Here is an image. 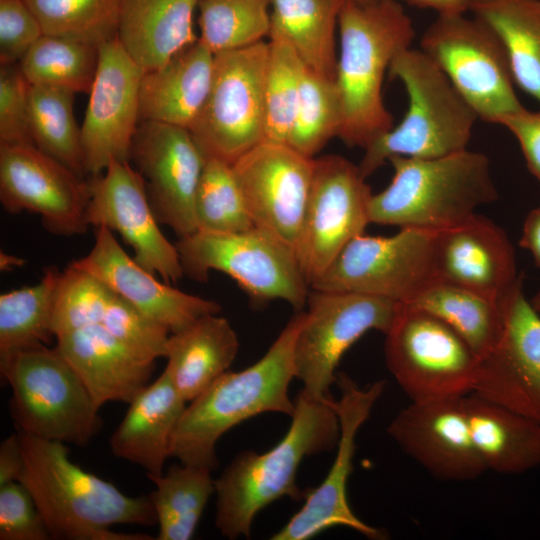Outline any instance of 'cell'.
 <instances>
[{"instance_id":"obj_1","label":"cell","mask_w":540,"mask_h":540,"mask_svg":"<svg viewBox=\"0 0 540 540\" xmlns=\"http://www.w3.org/2000/svg\"><path fill=\"white\" fill-rule=\"evenodd\" d=\"M24 456L20 482L31 492L52 539L152 540L146 533L111 530L117 524L157 523L149 495L129 496L83 470L69 458L65 443L16 429Z\"/></svg>"},{"instance_id":"obj_2","label":"cell","mask_w":540,"mask_h":540,"mask_svg":"<svg viewBox=\"0 0 540 540\" xmlns=\"http://www.w3.org/2000/svg\"><path fill=\"white\" fill-rule=\"evenodd\" d=\"M304 318L305 311L296 312L256 363L226 371L189 402L172 434L170 457L212 471L218 464L216 444L230 429L265 412L292 416L295 403L288 392Z\"/></svg>"},{"instance_id":"obj_3","label":"cell","mask_w":540,"mask_h":540,"mask_svg":"<svg viewBox=\"0 0 540 540\" xmlns=\"http://www.w3.org/2000/svg\"><path fill=\"white\" fill-rule=\"evenodd\" d=\"M294 403L289 430L277 445L261 454L239 453L215 479V526L222 536L249 538L262 509L282 497L305 499L307 489L296 484L302 460L337 446L335 400H314L300 391Z\"/></svg>"},{"instance_id":"obj_4","label":"cell","mask_w":540,"mask_h":540,"mask_svg":"<svg viewBox=\"0 0 540 540\" xmlns=\"http://www.w3.org/2000/svg\"><path fill=\"white\" fill-rule=\"evenodd\" d=\"M338 29L335 80L343 115L338 137L348 146L365 149L394 126L384 104L383 82L395 56L410 48L415 29L396 0H345Z\"/></svg>"},{"instance_id":"obj_5","label":"cell","mask_w":540,"mask_h":540,"mask_svg":"<svg viewBox=\"0 0 540 540\" xmlns=\"http://www.w3.org/2000/svg\"><path fill=\"white\" fill-rule=\"evenodd\" d=\"M390 184L369 203L370 223L440 232L494 202L498 192L489 158L463 151L433 159L393 156Z\"/></svg>"},{"instance_id":"obj_6","label":"cell","mask_w":540,"mask_h":540,"mask_svg":"<svg viewBox=\"0 0 540 540\" xmlns=\"http://www.w3.org/2000/svg\"><path fill=\"white\" fill-rule=\"evenodd\" d=\"M388 74L402 83L408 107L397 126L364 149L358 166L365 178L393 156L433 159L467 149L478 116L426 53L402 50Z\"/></svg>"},{"instance_id":"obj_7","label":"cell","mask_w":540,"mask_h":540,"mask_svg":"<svg viewBox=\"0 0 540 540\" xmlns=\"http://www.w3.org/2000/svg\"><path fill=\"white\" fill-rule=\"evenodd\" d=\"M15 427L52 441L87 445L102 421L83 381L55 347L45 344L0 356Z\"/></svg>"},{"instance_id":"obj_8","label":"cell","mask_w":540,"mask_h":540,"mask_svg":"<svg viewBox=\"0 0 540 540\" xmlns=\"http://www.w3.org/2000/svg\"><path fill=\"white\" fill-rule=\"evenodd\" d=\"M184 275L206 281L209 271L231 277L258 303L283 300L303 311L311 287L295 249L253 226L240 232L197 230L176 242Z\"/></svg>"},{"instance_id":"obj_9","label":"cell","mask_w":540,"mask_h":540,"mask_svg":"<svg viewBox=\"0 0 540 540\" xmlns=\"http://www.w3.org/2000/svg\"><path fill=\"white\" fill-rule=\"evenodd\" d=\"M385 337L387 368L411 401L473 392L480 358L441 319L399 303Z\"/></svg>"},{"instance_id":"obj_10","label":"cell","mask_w":540,"mask_h":540,"mask_svg":"<svg viewBox=\"0 0 540 540\" xmlns=\"http://www.w3.org/2000/svg\"><path fill=\"white\" fill-rule=\"evenodd\" d=\"M420 49L445 73L482 121L496 124L524 106L516 95L505 50L492 29L465 13L438 14Z\"/></svg>"},{"instance_id":"obj_11","label":"cell","mask_w":540,"mask_h":540,"mask_svg":"<svg viewBox=\"0 0 540 540\" xmlns=\"http://www.w3.org/2000/svg\"><path fill=\"white\" fill-rule=\"evenodd\" d=\"M268 43L214 55L211 86L189 131L205 157L233 164L264 141Z\"/></svg>"},{"instance_id":"obj_12","label":"cell","mask_w":540,"mask_h":540,"mask_svg":"<svg viewBox=\"0 0 540 540\" xmlns=\"http://www.w3.org/2000/svg\"><path fill=\"white\" fill-rule=\"evenodd\" d=\"M399 303L380 296L311 289L294 349L301 392L314 400L334 399L330 388L345 352L370 330L385 334Z\"/></svg>"},{"instance_id":"obj_13","label":"cell","mask_w":540,"mask_h":540,"mask_svg":"<svg viewBox=\"0 0 540 540\" xmlns=\"http://www.w3.org/2000/svg\"><path fill=\"white\" fill-rule=\"evenodd\" d=\"M433 231L400 228L391 236L361 234L339 253L310 287L407 303L438 282Z\"/></svg>"},{"instance_id":"obj_14","label":"cell","mask_w":540,"mask_h":540,"mask_svg":"<svg viewBox=\"0 0 540 540\" xmlns=\"http://www.w3.org/2000/svg\"><path fill=\"white\" fill-rule=\"evenodd\" d=\"M372 196L359 166L340 155L314 159L311 189L295 251L311 286L370 223Z\"/></svg>"},{"instance_id":"obj_15","label":"cell","mask_w":540,"mask_h":540,"mask_svg":"<svg viewBox=\"0 0 540 540\" xmlns=\"http://www.w3.org/2000/svg\"><path fill=\"white\" fill-rule=\"evenodd\" d=\"M335 384L340 390V398L335 401L340 435L334 462L318 487L307 488L304 505L272 540H307L337 526L350 528L370 539L383 538L379 529L366 524L352 511L347 483L353 471L357 433L370 417L386 382L380 380L360 388L348 375L338 373Z\"/></svg>"},{"instance_id":"obj_16","label":"cell","mask_w":540,"mask_h":540,"mask_svg":"<svg viewBox=\"0 0 540 540\" xmlns=\"http://www.w3.org/2000/svg\"><path fill=\"white\" fill-rule=\"evenodd\" d=\"M205 161L189 129L140 121L129 162L144 179L157 221L179 237L198 230L195 197Z\"/></svg>"},{"instance_id":"obj_17","label":"cell","mask_w":540,"mask_h":540,"mask_svg":"<svg viewBox=\"0 0 540 540\" xmlns=\"http://www.w3.org/2000/svg\"><path fill=\"white\" fill-rule=\"evenodd\" d=\"M89 200V181L35 145H0V201L7 212L35 213L50 233L74 236L88 229Z\"/></svg>"},{"instance_id":"obj_18","label":"cell","mask_w":540,"mask_h":540,"mask_svg":"<svg viewBox=\"0 0 540 540\" xmlns=\"http://www.w3.org/2000/svg\"><path fill=\"white\" fill-rule=\"evenodd\" d=\"M86 223L117 232L134 252V260L164 282L184 276L179 253L161 232L141 174L129 161L111 159L107 168L89 181Z\"/></svg>"},{"instance_id":"obj_19","label":"cell","mask_w":540,"mask_h":540,"mask_svg":"<svg viewBox=\"0 0 540 540\" xmlns=\"http://www.w3.org/2000/svg\"><path fill=\"white\" fill-rule=\"evenodd\" d=\"M143 69L119 40L99 46V63L81 126L85 174H101L111 159L129 161L140 123Z\"/></svg>"},{"instance_id":"obj_20","label":"cell","mask_w":540,"mask_h":540,"mask_svg":"<svg viewBox=\"0 0 540 540\" xmlns=\"http://www.w3.org/2000/svg\"><path fill=\"white\" fill-rule=\"evenodd\" d=\"M314 159L287 144L264 140L232 164L254 226L294 249L311 189Z\"/></svg>"},{"instance_id":"obj_21","label":"cell","mask_w":540,"mask_h":540,"mask_svg":"<svg viewBox=\"0 0 540 540\" xmlns=\"http://www.w3.org/2000/svg\"><path fill=\"white\" fill-rule=\"evenodd\" d=\"M500 306L501 336L480 359L473 393L540 423V314L522 284Z\"/></svg>"},{"instance_id":"obj_22","label":"cell","mask_w":540,"mask_h":540,"mask_svg":"<svg viewBox=\"0 0 540 540\" xmlns=\"http://www.w3.org/2000/svg\"><path fill=\"white\" fill-rule=\"evenodd\" d=\"M463 397L411 401L387 428L408 456L440 480L471 481L487 471L471 436Z\"/></svg>"},{"instance_id":"obj_23","label":"cell","mask_w":540,"mask_h":540,"mask_svg":"<svg viewBox=\"0 0 540 540\" xmlns=\"http://www.w3.org/2000/svg\"><path fill=\"white\" fill-rule=\"evenodd\" d=\"M95 242L84 257L71 266L86 271L144 315L176 333L206 314H219L214 300L183 292L140 266L120 246L113 232L96 227Z\"/></svg>"},{"instance_id":"obj_24","label":"cell","mask_w":540,"mask_h":540,"mask_svg":"<svg viewBox=\"0 0 540 540\" xmlns=\"http://www.w3.org/2000/svg\"><path fill=\"white\" fill-rule=\"evenodd\" d=\"M435 257L439 281L499 304L522 284L507 234L477 213L456 227L436 233Z\"/></svg>"},{"instance_id":"obj_25","label":"cell","mask_w":540,"mask_h":540,"mask_svg":"<svg viewBox=\"0 0 540 540\" xmlns=\"http://www.w3.org/2000/svg\"><path fill=\"white\" fill-rule=\"evenodd\" d=\"M56 348L77 372L95 404L130 403L149 384L155 361L143 358L102 325L56 336Z\"/></svg>"},{"instance_id":"obj_26","label":"cell","mask_w":540,"mask_h":540,"mask_svg":"<svg viewBox=\"0 0 540 540\" xmlns=\"http://www.w3.org/2000/svg\"><path fill=\"white\" fill-rule=\"evenodd\" d=\"M186 403L163 370L129 403L110 438L112 453L142 467L148 477L163 474L172 434Z\"/></svg>"},{"instance_id":"obj_27","label":"cell","mask_w":540,"mask_h":540,"mask_svg":"<svg viewBox=\"0 0 540 540\" xmlns=\"http://www.w3.org/2000/svg\"><path fill=\"white\" fill-rule=\"evenodd\" d=\"M214 54L199 40L165 64L144 72L140 84V121L190 129L211 86Z\"/></svg>"},{"instance_id":"obj_28","label":"cell","mask_w":540,"mask_h":540,"mask_svg":"<svg viewBox=\"0 0 540 540\" xmlns=\"http://www.w3.org/2000/svg\"><path fill=\"white\" fill-rule=\"evenodd\" d=\"M199 0H120L117 39L143 69L154 70L195 42Z\"/></svg>"},{"instance_id":"obj_29","label":"cell","mask_w":540,"mask_h":540,"mask_svg":"<svg viewBox=\"0 0 540 540\" xmlns=\"http://www.w3.org/2000/svg\"><path fill=\"white\" fill-rule=\"evenodd\" d=\"M463 402L487 471L516 475L540 467V423L473 392Z\"/></svg>"},{"instance_id":"obj_30","label":"cell","mask_w":540,"mask_h":540,"mask_svg":"<svg viewBox=\"0 0 540 540\" xmlns=\"http://www.w3.org/2000/svg\"><path fill=\"white\" fill-rule=\"evenodd\" d=\"M238 350V335L230 322L206 314L170 334L164 370L181 397L190 402L229 370Z\"/></svg>"},{"instance_id":"obj_31","label":"cell","mask_w":540,"mask_h":540,"mask_svg":"<svg viewBox=\"0 0 540 540\" xmlns=\"http://www.w3.org/2000/svg\"><path fill=\"white\" fill-rule=\"evenodd\" d=\"M469 11L500 40L515 85L540 105V0H472Z\"/></svg>"},{"instance_id":"obj_32","label":"cell","mask_w":540,"mask_h":540,"mask_svg":"<svg viewBox=\"0 0 540 540\" xmlns=\"http://www.w3.org/2000/svg\"><path fill=\"white\" fill-rule=\"evenodd\" d=\"M345 0H270V34L285 39L305 66L335 79L336 28Z\"/></svg>"},{"instance_id":"obj_33","label":"cell","mask_w":540,"mask_h":540,"mask_svg":"<svg viewBox=\"0 0 540 540\" xmlns=\"http://www.w3.org/2000/svg\"><path fill=\"white\" fill-rule=\"evenodd\" d=\"M444 321L481 359L496 346L503 328L499 303L469 289L435 282L409 302Z\"/></svg>"},{"instance_id":"obj_34","label":"cell","mask_w":540,"mask_h":540,"mask_svg":"<svg viewBox=\"0 0 540 540\" xmlns=\"http://www.w3.org/2000/svg\"><path fill=\"white\" fill-rule=\"evenodd\" d=\"M148 478L155 485L149 496L159 526L156 539H191L210 496L215 493L211 470L180 463Z\"/></svg>"},{"instance_id":"obj_35","label":"cell","mask_w":540,"mask_h":540,"mask_svg":"<svg viewBox=\"0 0 540 540\" xmlns=\"http://www.w3.org/2000/svg\"><path fill=\"white\" fill-rule=\"evenodd\" d=\"M61 273L49 266L38 283L0 295V356L55 338L52 317Z\"/></svg>"},{"instance_id":"obj_36","label":"cell","mask_w":540,"mask_h":540,"mask_svg":"<svg viewBox=\"0 0 540 540\" xmlns=\"http://www.w3.org/2000/svg\"><path fill=\"white\" fill-rule=\"evenodd\" d=\"M75 92L54 86L31 85L29 117L33 144L84 177L81 127L75 120Z\"/></svg>"},{"instance_id":"obj_37","label":"cell","mask_w":540,"mask_h":540,"mask_svg":"<svg viewBox=\"0 0 540 540\" xmlns=\"http://www.w3.org/2000/svg\"><path fill=\"white\" fill-rule=\"evenodd\" d=\"M98 63V46L42 35L18 65L31 85L54 86L89 94Z\"/></svg>"},{"instance_id":"obj_38","label":"cell","mask_w":540,"mask_h":540,"mask_svg":"<svg viewBox=\"0 0 540 540\" xmlns=\"http://www.w3.org/2000/svg\"><path fill=\"white\" fill-rule=\"evenodd\" d=\"M270 0H199L198 39L215 55L263 41L271 29Z\"/></svg>"},{"instance_id":"obj_39","label":"cell","mask_w":540,"mask_h":540,"mask_svg":"<svg viewBox=\"0 0 540 540\" xmlns=\"http://www.w3.org/2000/svg\"><path fill=\"white\" fill-rule=\"evenodd\" d=\"M342 119L336 80L306 67L287 145L315 158L331 138L338 137Z\"/></svg>"},{"instance_id":"obj_40","label":"cell","mask_w":540,"mask_h":540,"mask_svg":"<svg viewBox=\"0 0 540 540\" xmlns=\"http://www.w3.org/2000/svg\"><path fill=\"white\" fill-rule=\"evenodd\" d=\"M43 35L95 46L117 37L120 0H23Z\"/></svg>"},{"instance_id":"obj_41","label":"cell","mask_w":540,"mask_h":540,"mask_svg":"<svg viewBox=\"0 0 540 540\" xmlns=\"http://www.w3.org/2000/svg\"><path fill=\"white\" fill-rule=\"evenodd\" d=\"M269 38L264 140L287 144L306 66L289 42L274 34Z\"/></svg>"},{"instance_id":"obj_42","label":"cell","mask_w":540,"mask_h":540,"mask_svg":"<svg viewBox=\"0 0 540 540\" xmlns=\"http://www.w3.org/2000/svg\"><path fill=\"white\" fill-rule=\"evenodd\" d=\"M198 230L240 232L254 226L232 164L207 157L195 197Z\"/></svg>"},{"instance_id":"obj_43","label":"cell","mask_w":540,"mask_h":540,"mask_svg":"<svg viewBox=\"0 0 540 540\" xmlns=\"http://www.w3.org/2000/svg\"><path fill=\"white\" fill-rule=\"evenodd\" d=\"M114 295L102 281L71 266L62 271L52 317L56 336L93 324H100Z\"/></svg>"},{"instance_id":"obj_44","label":"cell","mask_w":540,"mask_h":540,"mask_svg":"<svg viewBox=\"0 0 540 540\" xmlns=\"http://www.w3.org/2000/svg\"><path fill=\"white\" fill-rule=\"evenodd\" d=\"M112 336L137 355L154 360L168 353L170 331L114 292L100 322Z\"/></svg>"},{"instance_id":"obj_45","label":"cell","mask_w":540,"mask_h":540,"mask_svg":"<svg viewBox=\"0 0 540 540\" xmlns=\"http://www.w3.org/2000/svg\"><path fill=\"white\" fill-rule=\"evenodd\" d=\"M29 90L30 84L18 63L1 64L0 145L33 144L29 117Z\"/></svg>"},{"instance_id":"obj_46","label":"cell","mask_w":540,"mask_h":540,"mask_svg":"<svg viewBox=\"0 0 540 540\" xmlns=\"http://www.w3.org/2000/svg\"><path fill=\"white\" fill-rule=\"evenodd\" d=\"M52 539L28 488L20 481L0 486V540Z\"/></svg>"},{"instance_id":"obj_47","label":"cell","mask_w":540,"mask_h":540,"mask_svg":"<svg viewBox=\"0 0 540 540\" xmlns=\"http://www.w3.org/2000/svg\"><path fill=\"white\" fill-rule=\"evenodd\" d=\"M43 35L42 28L23 0H0V62L19 63Z\"/></svg>"},{"instance_id":"obj_48","label":"cell","mask_w":540,"mask_h":540,"mask_svg":"<svg viewBox=\"0 0 540 540\" xmlns=\"http://www.w3.org/2000/svg\"><path fill=\"white\" fill-rule=\"evenodd\" d=\"M505 127L518 141L530 173L540 183V109L525 107L500 118L497 123Z\"/></svg>"},{"instance_id":"obj_49","label":"cell","mask_w":540,"mask_h":540,"mask_svg":"<svg viewBox=\"0 0 540 540\" xmlns=\"http://www.w3.org/2000/svg\"><path fill=\"white\" fill-rule=\"evenodd\" d=\"M24 469V456L18 433L6 437L0 445V486L20 481Z\"/></svg>"},{"instance_id":"obj_50","label":"cell","mask_w":540,"mask_h":540,"mask_svg":"<svg viewBox=\"0 0 540 540\" xmlns=\"http://www.w3.org/2000/svg\"><path fill=\"white\" fill-rule=\"evenodd\" d=\"M520 245L531 252L536 264L540 266V207L534 208L526 216Z\"/></svg>"},{"instance_id":"obj_51","label":"cell","mask_w":540,"mask_h":540,"mask_svg":"<svg viewBox=\"0 0 540 540\" xmlns=\"http://www.w3.org/2000/svg\"><path fill=\"white\" fill-rule=\"evenodd\" d=\"M418 7L432 9L437 14H457L469 11L472 0H396Z\"/></svg>"},{"instance_id":"obj_52","label":"cell","mask_w":540,"mask_h":540,"mask_svg":"<svg viewBox=\"0 0 540 540\" xmlns=\"http://www.w3.org/2000/svg\"><path fill=\"white\" fill-rule=\"evenodd\" d=\"M25 261L14 255L1 252L0 254V269L2 271H9L15 267L22 266Z\"/></svg>"},{"instance_id":"obj_53","label":"cell","mask_w":540,"mask_h":540,"mask_svg":"<svg viewBox=\"0 0 540 540\" xmlns=\"http://www.w3.org/2000/svg\"><path fill=\"white\" fill-rule=\"evenodd\" d=\"M531 304L534 307V309L540 314V289L538 292L532 297Z\"/></svg>"},{"instance_id":"obj_54","label":"cell","mask_w":540,"mask_h":540,"mask_svg":"<svg viewBox=\"0 0 540 540\" xmlns=\"http://www.w3.org/2000/svg\"><path fill=\"white\" fill-rule=\"evenodd\" d=\"M354 1H357V2L362 3V4H366V3L373 2L375 0H354Z\"/></svg>"}]
</instances>
